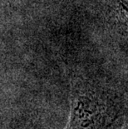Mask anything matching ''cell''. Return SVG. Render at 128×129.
I'll return each instance as SVG.
<instances>
[{
    "label": "cell",
    "mask_w": 128,
    "mask_h": 129,
    "mask_svg": "<svg viewBox=\"0 0 128 129\" xmlns=\"http://www.w3.org/2000/svg\"><path fill=\"white\" fill-rule=\"evenodd\" d=\"M121 129H128V119L125 122V124L123 125V127H122Z\"/></svg>",
    "instance_id": "3"
},
{
    "label": "cell",
    "mask_w": 128,
    "mask_h": 129,
    "mask_svg": "<svg viewBox=\"0 0 128 129\" xmlns=\"http://www.w3.org/2000/svg\"><path fill=\"white\" fill-rule=\"evenodd\" d=\"M119 110L108 97L89 86L73 89L69 122L65 129H107Z\"/></svg>",
    "instance_id": "1"
},
{
    "label": "cell",
    "mask_w": 128,
    "mask_h": 129,
    "mask_svg": "<svg viewBox=\"0 0 128 129\" xmlns=\"http://www.w3.org/2000/svg\"><path fill=\"white\" fill-rule=\"evenodd\" d=\"M119 8L121 12L122 18L124 19L125 23L126 24L128 28V4H126L125 2L121 0V1H119Z\"/></svg>",
    "instance_id": "2"
}]
</instances>
